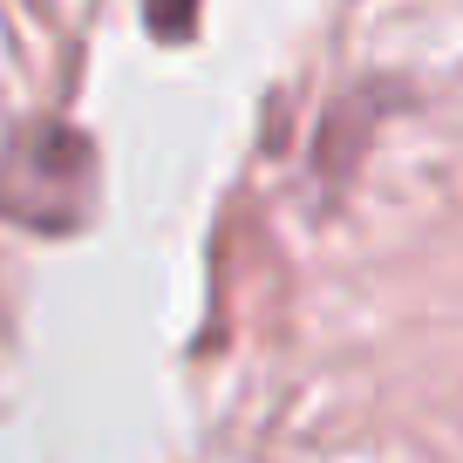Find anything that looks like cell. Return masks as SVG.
I'll use <instances>...</instances> for the list:
<instances>
[{
	"instance_id": "1",
	"label": "cell",
	"mask_w": 463,
	"mask_h": 463,
	"mask_svg": "<svg viewBox=\"0 0 463 463\" xmlns=\"http://www.w3.org/2000/svg\"><path fill=\"white\" fill-rule=\"evenodd\" d=\"M7 171H28V191L0 198V212L28 218V225H75V212H82V198H89V157H82L75 137H61V130L28 137V144L7 157Z\"/></svg>"
},
{
	"instance_id": "2",
	"label": "cell",
	"mask_w": 463,
	"mask_h": 463,
	"mask_svg": "<svg viewBox=\"0 0 463 463\" xmlns=\"http://www.w3.org/2000/svg\"><path fill=\"white\" fill-rule=\"evenodd\" d=\"M144 14H150V28H157L164 42H184V34H191V14H198V0H144Z\"/></svg>"
}]
</instances>
